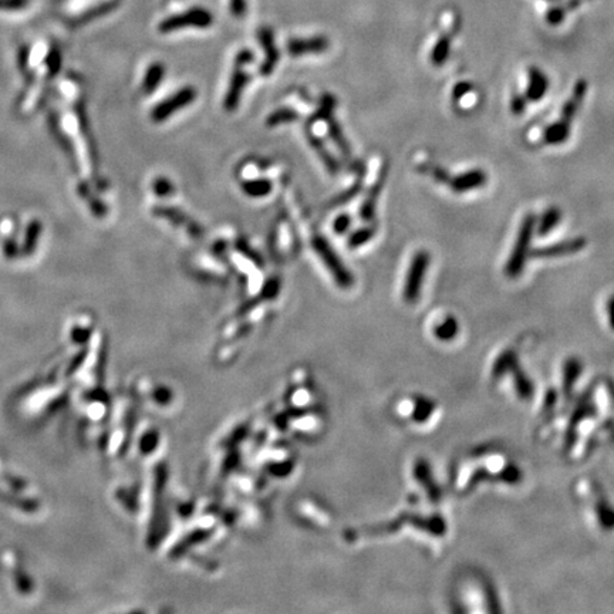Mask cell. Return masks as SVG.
<instances>
[{"label":"cell","mask_w":614,"mask_h":614,"mask_svg":"<svg viewBox=\"0 0 614 614\" xmlns=\"http://www.w3.org/2000/svg\"><path fill=\"white\" fill-rule=\"evenodd\" d=\"M450 53H451V37L447 35H443L437 40V43L431 52V63L437 67L444 66L450 57Z\"/></svg>","instance_id":"e0dca14e"},{"label":"cell","mask_w":614,"mask_h":614,"mask_svg":"<svg viewBox=\"0 0 614 614\" xmlns=\"http://www.w3.org/2000/svg\"><path fill=\"white\" fill-rule=\"evenodd\" d=\"M548 90H549L548 76L539 67L532 66L529 68V84H528L526 94H525L528 101H532V102L541 101L545 97V94L548 92Z\"/></svg>","instance_id":"4fadbf2b"},{"label":"cell","mask_w":614,"mask_h":614,"mask_svg":"<svg viewBox=\"0 0 614 614\" xmlns=\"http://www.w3.org/2000/svg\"><path fill=\"white\" fill-rule=\"evenodd\" d=\"M528 98L524 94H515L510 100V112L515 116H522L526 112Z\"/></svg>","instance_id":"4316f807"},{"label":"cell","mask_w":614,"mask_h":614,"mask_svg":"<svg viewBox=\"0 0 614 614\" xmlns=\"http://www.w3.org/2000/svg\"><path fill=\"white\" fill-rule=\"evenodd\" d=\"M40 232H42V224L39 221H33L28 227V231L25 235V243H23V252L26 255H30L33 252V249L36 248Z\"/></svg>","instance_id":"603a6c76"},{"label":"cell","mask_w":614,"mask_h":614,"mask_svg":"<svg viewBox=\"0 0 614 614\" xmlns=\"http://www.w3.org/2000/svg\"><path fill=\"white\" fill-rule=\"evenodd\" d=\"M458 333V323L454 318H448L435 327V335L441 340H450Z\"/></svg>","instance_id":"484cf974"},{"label":"cell","mask_w":614,"mask_h":614,"mask_svg":"<svg viewBox=\"0 0 614 614\" xmlns=\"http://www.w3.org/2000/svg\"><path fill=\"white\" fill-rule=\"evenodd\" d=\"M387 169H388L387 167H384V168L381 169V174H380L378 179H377V181L374 182V185L370 188V191H368L366 199L363 200V205H361V208H360V218H361L363 221L371 222V221L375 219L377 200H378L380 192H381V189H383V186H384V181H385V178H387V174H388Z\"/></svg>","instance_id":"30bf717a"},{"label":"cell","mask_w":614,"mask_h":614,"mask_svg":"<svg viewBox=\"0 0 614 614\" xmlns=\"http://www.w3.org/2000/svg\"><path fill=\"white\" fill-rule=\"evenodd\" d=\"M152 189H154L157 196H168V195L172 193L174 186H172V183L167 178H157L154 181Z\"/></svg>","instance_id":"83f0119b"},{"label":"cell","mask_w":614,"mask_h":614,"mask_svg":"<svg viewBox=\"0 0 614 614\" xmlns=\"http://www.w3.org/2000/svg\"><path fill=\"white\" fill-rule=\"evenodd\" d=\"M329 131H330V137L332 140L336 143V145L339 147V150L349 158L350 157V147L343 136L342 128L339 127V124L335 120H330V126H329Z\"/></svg>","instance_id":"d4e9b609"},{"label":"cell","mask_w":614,"mask_h":614,"mask_svg":"<svg viewBox=\"0 0 614 614\" xmlns=\"http://www.w3.org/2000/svg\"><path fill=\"white\" fill-rule=\"evenodd\" d=\"M297 117H299L297 113L293 112L291 109H280V110L272 113V114L267 117L266 124H267L269 127H276V126H280V124L291 123V121L297 120Z\"/></svg>","instance_id":"cb8c5ba5"},{"label":"cell","mask_w":614,"mask_h":614,"mask_svg":"<svg viewBox=\"0 0 614 614\" xmlns=\"http://www.w3.org/2000/svg\"><path fill=\"white\" fill-rule=\"evenodd\" d=\"M587 245V241L584 238H573L569 241H563L559 243H553L550 246L538 248L531 251V256L536 259H552V258H562L579 253L583 251Z\"/></svg>","instance_id":"52a82bcc"},{"label":"cell","mask_w":614,"mask_h":614,"mask_svg":"<svg viewBox=\"0 0 614 614\" xmlns=\"http://www.w3.org/2000/svg\"><path fill=\"white\" fill-rule=\"evenodd\" d=\"M212 23H214V16L211 15L210 11L202 8H193L186 11L185 13L175 15L162 20L158 26V30L161 33H169L186 28L205 29V28H210Z\"/></svg>","instance_id":"277c9868"},{"label":"cell","mask_w":614,"mask_h":614,"mask_svg":"<svg viewBox=\"0 0 614 614\" xmlns=\"http://www.w3.org/2000/svg\"><path fill=\"white\" fill-rule=\"evenodd\" d=\"M47 68H49L47 64H46V66H42V67L39 68L36 83H35L32 91H30V94H29L28 98L25 100V110H26V112H30V110L36 106V101H37V98H39V95H40V92H42V88H43V81H44V77H46Z\"/></svg>","instance_id":"44dd1931"},{"label":"cell","mask_w":614,"mask_h":614,"mask_svg":"<svg viewBox=\"0 0 614 614\" xmlns=\"http://www.w3.org/2000/svg\"><path fill=\"white\" fill-rule=\"evenodd\" d=\"M486 181H488V175L483 169H471L468 172L457 175L455 178H451L448 185L454 192L464 193L485 186Z\"/></svg>","instance_id":"ba28073f"},{"label":"cell","mask_w":614,"mask_h":614,"mask_svg":"<svg viewBox=\"0 0 614 614\" xmlns=\"http://www.w3.org/2000/svg\"><path fill=\"white\" fill-rule=\"evenodd\" d=\"M47 53V44H44V43H39L36 47H35V50H33V53H32V64H39L40 63V60H42V57L44 56Z\"/></svg>","instance_id":"e575fe53"},{"label":"cell","mask_w":614,"mask_h":614,"mask_svg":"<svg viewBox=\"0 0 614 614\" xmlns=\"http://www.w3.org/2000/svg\"><path fill=\"white\" fill-rule=\"evenodd\" d=\"M196 98V90L193 87H183L178 90L174 95L161 101L158 106L154 107L151 117L155 123H162L176 112L188 107L191 102Z\"/></svg>","instance_id":"8992f818"},{"label":"cell","mask_w":614,"mask_h":614,"mask_svg":"<svg viewBox=\"0 0 614 614\" xmlns=\"http://www.w3.org/2000/svg\"><path fill=\"white\" fill-rule=\"evenodd\" d=\"M424 172H428L438 183H448L451 181V175L448 174V171L441 168V167H437V165H430L428 171H424Z\"/></svg>","instance_id":"f1b7e54d"},{"label":"cell","mask_w":614,"mask_h":614,"mask_svg":"<svg viewBox=\"0 0 614 614\" xmlns=\"http://www.w3.org/2000/svg\"><path fill=\"white\" fill-rule=\"evenodd\" d=\"M570 128H572V123L559 120L553 124H550L543 134V140L546 144L549 145H559L563 144L565 141H567V138L570 137Z\"/></svg>","instance_id":"9a60e30c"},{"label":"cell","mask_w":614,"mask_h":614,"mask_svg":"<svg viewBox=\"0 0 614 614\" xmlns=\"http://www.w3.org/2000/svg\"><path fill=\"white\" fill-rule=\"evenodd\" d=\"M231 11L234 16L242 18L246 12V2L245 0H231Z\"/></svg>","instance_id":"836d02e7"},{"label":"cell","mask_w":614,"mask_h":614,"mask_svg":"<svg viewBox=\"0 0 614 614\" xmlns=\"http://www.w3.org/2000/svg\"><path fill=\"white\" fill-rule=\"evenodd\" d=\"M536 221L538 219L535 214H528L521 222L514 249H512L507 263L505 266V273L509 279L519 277L525 270L526 260L531 256V242L535 232Z\"/></svg>","instance_id":"6da1fadb"},{"label":"cell","mask_w":614,"mask_h":614,"mask_svg":"<svg viewBox=\"0 0 614 614\" xmlns=\"http://www.w3.org/2000/svg\"><path fill=\"white\" fill-rule=\"evenodd\" d=\"M350 227H351V218H350L347 214L340 215V217L335 221V232H336L337 235H343V234H346V232L349 231Z\"/></svg>","instance_id":"1f68e13d"},{"label":"cell","mask_w":614,"mask_h":614,"mask_svg":"<svg viewBox=\"0 0 614 614\" xmlns=\"http://www.w3.org/2000/svg\"><path fill=\"white\" fill-rule=\"evenodd\" d=\"M361 186H363V182H361V181H357V183H354L349 191H346L344 193H342L339 198L335 199V207H337V205L344 203V202L350 200L351 198H354V196L361 191Z\"/></svg>","instance_id":"4dcf8cb0"},{"label":"cell","mask_w":614,"mask_h":614,"mask_svg":"<svg viewBox=\"0 0 614 614\" xmlns=\"http://www.w3.org/2000/svg\"><path fill=\"white\" fill-rule=\"evenodd\" d=\"M471 90H472V84H469V83H466V81H461V83H458V84L454 87V91H452V100H454V101L461 100V98H462L465 94H468Z\"/></svg>","instance_id":"d6a6232c"},{"label":"cell","mask_w":614,"mask_h":614,"mask_svg":"<svg viewBox=\"0 0 614 614\" xmlns=\"http://www.w3.org/2000/svg\"><path fill=\"white\" fill-rule=\"evenodd\" d=\"M259 40L265 49V53H266V59L262 63L259 71L263 76H269L275 70V66L279 60V50L275 46V37H273V33L270 29H267V28L260 29L259 30Z\"/></svg>","instance_id":"8fae6325"},{"label":"cell","mask_w":614,"mask_h":614,"mask_svg":"<svg viewBox=\"0 0 614 614\" xmlns=\"http://www.w3.org/2000/svg\"><path fill=\"white\" fill-rule=\"evenodd\" d=\"M164 74H165V66L162 63H152L145 73L143 81V91L145 94H152L157 90V87L161 84Z\"/></svg>","instance_id":"2e32d148"},{"label":"cell","mask_w":614,"mask_h":614,"mask_svg":"<svg viewBox=\"0 0 614 614\" xmlns=\"http://www.w3.org/2000/svg\"><path fill=\"white\" fill-rule=\"evenodd\" d=\"M242 191L252 198H262L272 192V182L269 179H253V181H243L242 182Z\"/></svg>","instance_id":"ac0fdd59"},{"label":"cell","mask_w":614,"mask_h":614,"mask_svg":"<svg viewBox=\"0 0 614 614\" xmlns=\"http://www.w3.org/2000/svg\"><path fill=\"white\" fill-rule=\"evenodd\" d=\"M566 8H560V6H558V8H552L549 12H548V15H546V20L549 22V25H552V26H556V25H560L562 23V20L565 19V16H566Z\"/></svg>","instance_id":"f546056e"},{"label":"cell","mask_w":614,"mask_h":614,"mask_svg":"<svg viewBox=\"0 0 614 614\" xmlns=\"http://www.w3.org/2000/svg\"><path fill=\"white\" fill-rule=\"evenodd\" d=\"M329 49V40L325 36L311 37V39H291L287 43V52L293 57L311 54V53H323Z\"/></svg>","instance_id":"9c48e42d"},{"label":"cell","mask_w":614,"mask_h":614,"mask_svg":"<svg viewBox=\"0 0 614 614\" xmlns=\"http://www.w3.org/2000/svg\"><path fill=\"white\" fill-rule=\"evenodd\" d=\"M607 312H608V322L611 329H614V296L607 303Z\"/></svg>","instance_id":"d590c367"},{"label":"cell","mask_w":614,"mask_h":614,"mask_svg":"<svg viewBox=\"0 0 614 614\" xmlns=\"http://www.w3.org/2000/svg\"><path fill=\"white\" fill-rule=\"evenodd\" d=\"M586 92H587V81L583 80V78L577 80V83L573 87L572 97L565 102L563 107H562L560 120L567 121V123L573 121V119L576 117L579 109L582 107V102H583V100L586 97Z\"/></svg>","instance_id":"7c38bea8"},{"label":"cell","mask_w":614,"mask_h":614,"mask_svg":"<svg viewBox=\"0 0 614 614\" xmlns=\"http://www.w3.org/2000/svg\"><path fill=\"white\" fill-rule=\"evenodd\" d=\"M562 221V212L559 208L552 207L548 211H545V214L542 215L541 221H539V228L538 232L539 235L545 236L548 234H550Z\"/></svg>","instance_id":"d6986e66"},{"label":"cell","mask_w":614,"mask_h":614,"mask_svg":"<svg viewBox=\"0 0 614 614\" xmlns=\"http://www.w3.org/2000/svg\"><path fill=\"white\" fill-rule=\"evenodd\" d=\"M312 245H313L316 253L325 262L326 267L333 275V277L337 282V284L340 287H343V289L351 287L353 283H354V277L351 276L349 269L343 265V262L340 260L337 253L333 251V248L329 245V242L323 236H315Z\"/></svg>","instance_id":"3957f363"},{"label":"cell","mask_w":614,"mask_h":614,"mask_svg":"<svg viewBox=\"0 0 614 614\" xmlns=\"http://www.w3.org/2000/svg\"><path fill=\"white\" fill-rule=\"evenodd\" d=\"M154 215H157L159 218H164V219L169 221L171 224H174L176 227L185 228L192 236L199 238L202 235L200 227L195 221L189 219L185 214L178 211V210H174V208H157V210H154Z\"/></svg>","instance_id":"5bb4252c"},{"label":"cell","mask_w":614,"mask_h":614,"mask_svg":"<svg viewBox=\"0 0 614 614\" xmlns=\"http://www.w3.org/2000/svg\"><path fill=\"white\" fill-rule=\"evenodd\" d=\"M252 60H253V54L251 52H248V50H243V52H241L238 54V57H236V67H235V71L232 74V80H231L228 92H227L225 100H224L225 110L232 112V110H235L238 107L239 101H241V97H242V92H243V90H245V87H246V84L249 81L248 74L243 71V64H248Z\"/></svg>","instance_id":"5b68a950"},{"label":"cell","mask_w":614,"mask_h":614,"mask_svg":"<svg viewBox=\"0 0 614 614\" xmlns=\"http://www.w3.org/2000/svg\"><path fill=\"white\" fill-rule=\"evenodd\" d=\"M375 234H377V228H375L374 225H371V227H366V228H361V229H357L356 232H353V234L350 235L347 245H349V248H351V249L360 248V246L366 245L367 242H370Z\"/></svg>","instance_id":"7402d4cb"},{"label":"cell","mask_w":614,"mask_h":614,"mask_svg":"<svg viewBox=\"0 0 614 614\" xmlns=\"http://www.w3.org/2000/svg\"><path fill=\"white\" fill-rule=\"evenodd\" d=\"M309 141H311L313 150H315V151L319 154V157L322 158V161H323V164L326 165V168L329 169V172H332L333 175H336V174L339 172V169H340V165H339V162L335 159V157H333L329 151H326V147L323 145V143H322L319 138H316L315 136H311V137H309Z\"/></svg>","instance_id":"ffe728a7"},{"label":"cell","mask_w":614,"mask_h":614,"mask_svg":"<svg viewBox=\"0 0 614 614\" xmlns=\"http://www.w3.org/2000/svg\"><path fill=\"white\" fill-rule=\"evenodd\" d=\"M430 262V253L426 251H420L414 255L404 284V300L407 303H416L419 300Z\"/></svg>","instance_id":"7a4b0ae2"}]
</instances>
